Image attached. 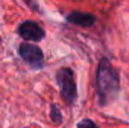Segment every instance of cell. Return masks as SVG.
I'll use <instances>...</instances> for the list:
<instances>
[{"mask_svg": "<svg viewBox=\"0 0 129 128\" xmlns=\"http://www.w3.org/2000/svg\"><path fill=\"white\" fill-rule=\"evenodd\" d=\"M120 82L118 72L107 58H102L96 69V90L102 106L113 100L119 93Z\"/></svg>", "mask_w": 129, "mask_h": 128, "instance_id": "cell-1", "label": "cell"}, {"mask_svg": "<svg viewBox=\"0 0 129 128\" xmlns=\"http://www.w3.org/2000/svg\"><path fill=\"white\" fill-rule=\"evenodd\" d=\"M56 82L60 87L61 98L67 104H73L77 99V83L74 79V73L70 68H61L56 73Z\"/></svg>", "mask_w": 129, "mask_h": 128, "instance_id": "cell-2", "label": "cell"}, {"mask_svg": "<svg viewBox=\"0 0 129 128\" xmlns=\"http://www.w3.org/2000/svg\"><path fill=\"white\" fill-rule=\"evenodd\" d=\"M19 55L20 58L33 67L34 69H40L44 64V54L39 46L33 45L30 43H21L19 45Z\"/></svg>", "mask_w": 129, "mask_h": 128, "instance_id": "cell-3", "label": "cell"}, {"mask_svg": "<svg viewBox=\"0 0 129 128\" xmlns=\"http://www.w3.org/2000/svg\"><path fill=\"white\" fill-rule=\"evenodd\" d=\"M18 34L24 40H29V42H40L45 35L43 29L37 23L30 21V20L24 21L23 24L19 25Z\"/></svg>", "mask_w": 129, "mask_h": 128, "instance_id": "cell-4", "label": "cell"}, {"mask_svg": "<svg viewBox=\"0 0 129 128\" xmlns=\"http://www.w3.org/2000/svg\"><path fill=\"white\" fill-rule=\"evenodd\" d=\"M67 20L74 25L89 28L95 23V16L88 13H80V11H73L69 15H67Z\"/></svg>", "mask_w": 129, "mask_h": 128, "instance_id": "cell-5", "label": "cell"}, {"mask_svg": "<svg viewBox=\"0 0 129 128\" xmlns=\"http://www.w3.org/2000/svg\"><path fill=\"white\" fill-rule=\"evenodd\" d=\"M50 118H51L53 123H55V124H60L61 123L63 117H61V113H60V111H59L56 104H51V107H50Z\"/></svg>", "mask_w": 129, "mask_h": 128, "instance_id": "cell-6", "label": "cell"}, {"mask_svg": "<svg viewBox=\"0 0 129 128\" xmlns=\"http://www.w3.org/2000/svg\"><path fill=\"white\" fill-rule=\"evenodd\" d=\"M78 128H98V126L91 119H83L78 123Z\"/></svg>", "mask_w": 129, "mask_h": 128, "instance_id": "cell-7", "label": "cell"}]
</instances>
